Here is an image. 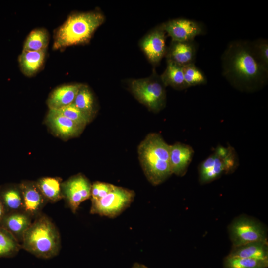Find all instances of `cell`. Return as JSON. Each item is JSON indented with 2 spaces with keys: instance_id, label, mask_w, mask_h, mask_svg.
Segmentation results:
<instances>
[{
  "instance_id": "cell-1",
  "label": "cell",
  "mask_w": 268,
  "mask_h": 268,
  "mask_svg": "<svg viewBox=\"0 0 268 268\" xmlns=\"http://www.w3.org/2000/svg\"><path fill=\"white\" fill-rule=\"evenodd\" d=\"M222 74L235 87L245 91L262 88L268 79V69L252 54L249 41H231L221 56Z\"/></svg>"
},
{
  "instance_id": "cell-2",
  "label": "cell",
  "mask_w": 268,
  "mask_h": 268,
  "mask_svg": "<svg viewBox=\"0 0 268 268\" xmlns=\"http://www.w3.org/2000/svg\"><path fill=\"white\" fill-rule=\"evenodd\" d=\"M138 154L143 171L152 185L162 183L172 174L170 145L159 134H148L139 144Z\"/></svg>"
},
{
  "instance_id": "cell-3",
  "label": "cell",
  "mask_w": 268,
  "mask_h": 268,
  "mask_svg": "<svg viewBox=\"0 0 268 268\" xmlns=\"http://www.w3.org/2000/svg\"><path fill=\"white\" fill-rule=\"evenodd\" d=\"M104 19L103 14L97 11L70 14L55 31L53 49L88 43Z\"/></svg>"
},
{
  "instance_id": "cell-4",
  "label": "cell",
  "mask_w": 268,
  "mask_h": 268,
  "mask_svg": "<svg viewBox=\"0 0 268 268\" xmlns=\"http://www.w3.org/2000/svg\"><path fill=\"white\" fill-rule=\"evenodd\" d=\"M21 248L44 259L57 256L60 250V236L57 228L45 215L40 214L25 232Z\"/></svg>"
},
{
  "instance_id": "cell-5",
  "label": "cell",
  "mask_w": 268,
  "mask_h": 268,
  "mask_svg": "<svg viewBox=\"0 0 268 268\" xmlns=\"http://www.w3.org/2000/svg\"><path fill=\"white\" fill-rule=\"evenodd\" d=\"M165 85L160 76L155 72L150 77L132 80L130 87L137 100L155 112L162 110L165 105Z\"/></svg>"
},
{
  "instance_id": "cell-6",
  "label": "cell",
  "mask_w": 268,
  "mask_h": 268,
  "mask_svg": "<svg viewBox=\"0 0 268 268\" xmlns=\"http://www.w3.org/2000/svg\"><path fill=\"white\" fill-rule=\"evenodd\" d=\"M234 149L231 146H218L214 152L204 160L199 168V179L201 183L211 182L223 173L233 171L238 164Z\"/></svg>"
},
{
  "instance_id": "cell-7",
  "label": "cell",
  "mask_w": 268,
  "mask_h": 268,
  "mask_svg": "<svg viewBox=\"0 0 268 268\" xmlns=\"http://www.w3.org/2000/svg\"><path fill=\"white\" fill-rule=\"evenodd\" d=\"M134 191L115 186L107 195L101 199L91 201L90 212L93 214L115 218L127 208L134 201Z\"/></svg>"
},
{
  "instance_id": "cell-8",
  "label": "cell",
  "mask_w": 268,
  "mask_h": 268,
  "mask_svg": "<svg viewBox=\"0 0 268 268\" xmlns=\"http://www.w3.org/2000/svg\"><path fill=\"white\" fill-rule=\"evenodd\" d=\"M229 232L232 247L267 240L266 231L262 225L247 217L241 216L234 220L229 225Z\"/></svg>"
},
{
  "instance_id": "cell-9",
  "label": "cell",
  "mask_w": 268,
  "mask_h": 268,
  "mask_svg": "<svg viewBox=\"0 0 268 268\" xmlns=\"http://www.w3.org/2000/svg\"><path fill=\"white\" fill-rule=\"evenodd\" d=\"M92 184L81 174L73 176L62 183V192L68 206L74 213L80 204L90 198Z\"/></svg>"
},
{
  "instance_id": "cell-10",
  "label": "cell",
  "mask_w": 268,
  "mask_h": 268,
  "mask_svg": "<svg viewBox=\"0 0 268 268\" xmlns=\"http://www.w3.org/2000/svg\"><path fill=\"white\" fill-rule=\"evenodd\" d=\"M162 25L165 32L171 37L173 41L194 40L197 36L206 33L205 26L202 23L186 18L170 20Z\"/></svg>"
},
{
  "instance_id": "cell-11",
  "label": "cell",
  "mask_w": 268,
  "mask_h": 268,
  "mask_svg": "<svg viewBox=\"0 0 268 268\" xmlns=\"http://www.w3.org/2000/svg\"><path fill=\"white\" fill-rule=\"evenodd\" d=\"M165 33L162 24L151 31L141 42L142 50L153 65H158L166 55L167 48Z\"/></svg>"
},
{
  "instance_id": "cell-12",
  "label": "cell",
  "mask_w": 268,
  "mask_h": 268,
  "mask_svg": "<svg viewBox=\"0 0 268 268\" xmlns=\"http://www.w3.org/2000/svg\"><path fill=\"white\" fill-rule=\"evenodd\" d=\"M19 187L23 199L22 211L32 219L35 218L41 213L45 205L47 200L39 189L36 183L24 182Z\"/></svg>"
},
{
  "instance_id": "cell-13",
  "label": "cell",
  "mask_w": 268,
  "mask_h": 268,
  "mask_svg": "<svg viewBox=\"0 0 268 268\" xmlns=\"http://www.w3.org/2000/svg\"><path fill=\"white\" fill-rule=\"evenodd\" d=\"M46 121L55 134L65 139L78 136L84 128L62 115L57 110L49 109Z\"/></svg>"
},
{
  "instance_id": "cell-14",
  "label": "cell",
  "mask_w": 268,
  "mask_h": 268,
  "mask_svg": "<svg viewBox=\"0 0 268 268\" xmlns=\"http://www.w3.org/2000/svg\"><path fill=\"white\" fill-rule=\"evenodd\" d=\"M198 45L195 40L173 41L167 49V60H170L183 67L195 63Z\"/></svg>"
},
{
  "instance_id": "cell-15",
  "label": "cell",
  "mask_w": 268,
  "mask_h": 268,
  "mask_svg": "<svg viewBox=\"0 0 268 268\" xmlns=\"http://www.w3.org/2000/svg\"><path fill=\"white\" fill-rule=\"evenodd\" d=\"M194 151L188 145L176 143L170 145V163L172 174L184 175L191 161Z\"/></svg>"
},
{
  "instance_id": "cell-16",
  "label": "cell",
  "mask_w": 268,
  "mask_h": 268,
  "mask_svg": "<svg viewBox=\"0 0 268 268\" xmlns=\"http://www.w3.org/2000/svg\"><path fill=\"white\" fill-rule=\"evenodd\" d=\"M82 85L66 84L54 89L47 101L49 109L58 110L73 103Z\"/></svg>"
},
{
  "instance_id": "cell-17",
  "label": "cell",
  "mask_w": 268,
  "mask_h": 268,
  "mask_svg": "<svg viewBox=\"0 0 268 268\" xmlns=\"http://www.w3.org/2000/svg\"><path fill=\"white\" fill-rule=\"evenodd\" d=\"M46 52L47 49L38 51L22 50L18 60L23 74L28 77L36 74L44 65Z\"/></svg>"
},
{
  "instance_id": "cell-18",
  "label": "cell",
  "mask_w": 268,
  "mask_h": 268,
  "mask_svg": "<svg viewBox=\"0 0 268 268\" xmlns=\"http://www.w3.org/2000/svg\"><path fill=\"white\" fill-rule=\"evenodd\" d=\"M2 220L4 228L19 242H22L25 232L32 222V218L23 211L11 212Z\"/></svg>"
},
{
  "instance_id": "cell-19",
  "label": "cell",
  "mask_w": 268,
  "mask_h": 268,
  "mask_svg": "<svg viewBox=\"0 0 268 268\" xmlns=\"http://www.w3.org/2000/svg\"><path fill=\"white\" fill-rule=\"evenodd\" d=\"M228 256L260 260H268V241H257L232 247Z\"/></svg>"
},
{
  "instance_id": "cell-20",
  "label": "cell",
  "mask_w": 268,
  "mask_h": 268,
  "mask_svg": "<svg viewBox=\"0 0 268 268\" xmlns=\"http://www.w3.org/2000/svg\"><path fill=\"white\" fill-rule=\"evenodd\" d=\"M160 77L165 86H170L178 90L187 88L184 80L182 67L171 61L167 60L166 69Z\"/></svg>"
},
{
  "instance_id": "cell-21",
  "label": "cell",
  "mask_w": 268,
  "mask_h": 268,
  "mask_svg": "<svg viewBox=\"0 0 268 268\" xmlns=\"http://www.w3.org/2000/svg\"><path fill=\"white\" fill-rule=\"evenodd\" d=\"M61 180L58 178L44 177L36 184L47 201L55 202L63 198Z\"/></svg>"
},
{
  "instance_id": "cell-22",
  "label": "cell",
  "mask_w": 268,
  "mask_h": 268,
  "mask_svg": "<svg viewBox=\"0 0 268 268\" xmlns=\"http://www.w3.org/2000/svg\"><path fill=\"white\" fill-rule=\"evenodd\" d=\"M73 103L91 120L96 109L93 94L87 85H82Z\"/></svg>"
},
{
  "instance_id": "cell-23",
  "label": "cell",
  "mask_w": 268,
  "mask_h": 268,
  "mask_svg": "<svg viewBox=\"0 0 268 268\" xmlns=\"http://www.w3.org/2000/svg\"><path fill=\"white\" fill-rule=\"evenodd\" d=\"M49 42L48 31L43 28L32 30L27 36L23 50L38 51L47 49Z\"/></svg>"
},
{
  "instance_id": "cell-24",
  "label": "cell",
  "mask_w": 268,
  "mask_h": 268,
  "mask_svg": "<svg viewBox=\"0 0 268 268\" xmlns=\"http://www.w3.org/2000/svg\"><path fill=\"white\" fill-rule=\"evenodd\" d=\"M225 268H266L268 260L227 256L224 261Z\"/></svg>"
},
{
  "instance_id": "cell-25",
  "label": "cell",
  "mask_w": 268,
  "mask_h": 268,
  "mask_svg": "<svg viewBox=\"0 0 268 268\" xmlns=\"http://www.w3.org/2000/svg\"><path fill=\"white\" fill-rule=\"evenodd\" d=\"M20 248L21 245L12 234L0 228V257L15 254Z\"/></svg>"
},
{
  "instance_id": "cell-26",
  "label": "cell",
  "mask_w": 268,
  "mask_h": 268,
  "mask_svg": "<svg viewBox=\"0 0 268 268\" xmlns=\"http://www.w3.org/2000/svg\"><path fill=\"white\" fill-rule=\"evenodd\" d=\"M2 199L4 208H6L11 212L22 211L23 199L19 186L4 191Z\"/></svg>"
},
{
  "instance_id": "cell-27",
  "label": "cell",
  "mask_w": 268,
  "mask_h": 268,
  "mask_svg": "<svg viewBox=\"0 0 268 268\" xmlns=\"http://www.w3.org/2000/svg\"><path fill=\"white\" fill-rule=\"evenodd\" d=\"M185 84L188 87L207 83V77L195 63L182 67Z\"/></svg>"
},
{
  "instance_id": "cell-28",
  "label": "cell",
  "mask_w": 268,
  "mask_h": 268,
  "mask_svg": "<svg viewBox=\"0 0 268 268\" xmlns=\"http://www.w3.org/2000/svg\"><path fill=\"white\" fill-rule=\"evenodd\" d=\"M253 55L257 61L265 68L268 69V41L266 39L259 38L253 41H249Z\"/></svg>"
},
{
  "instance_id": "cell-29",
  "label": "cell",
  "mask_w": 268,
  "mask_h": 268,
  "mask_svg": "<svg viewBox=\"0 0 268 268\" xmlns=\"http://www.w3.org/2000/svg\"><path fill=\"white\" fill-rule=\"evenodd\" d=\"M57 110L65 117L83 128L91 121V120L79 110L73 103Z\"/></svg>"
},
{
  "instance_id": "cell-30",
  "label": "cell",
  "mask_w": 268,
  "mask_h": 268,
  "mask_svg": "<svg viewBox=\"0 0 268 268\" xmlns=\"http://www.w3.org/2000/svg\"><path fill=\"white\" fill-rule=\"evenodd\" d=\"M115 185L100 181L93 183L91 186V201H98L105 197L114 188Z\"/></svg>"
},
{
  "instance_id": "cell-31",
  "label": "cell",
  "mask_w": 268,
  "mask_h": 268,
  "mask_svg": "<svg viewBox=\"0 0 268 268\" xmlns=\"http://www.w3.org/2000/svg\"><path fill=\"white\" fill-rule=\"evenodd\" d=\"M5 208L3 204L0 199V221L3 219L4 215Z\"/></svg>"
},
{
  "instance_id": "cell-32",
  "label": "cell",
  "mask_w": 268,
  "mask_h": 268,
  "mask_svg": "<svg viewBox=\"0 0 268 268\" xmlns=\"http://www.w3.org/2000/svg\"><path fill=\"white\" fill-rule=\"evenodd\" d=\"M132 268H148L146 266L138 263H135L134 264Z\"/></svg>"
}]
</instances>
